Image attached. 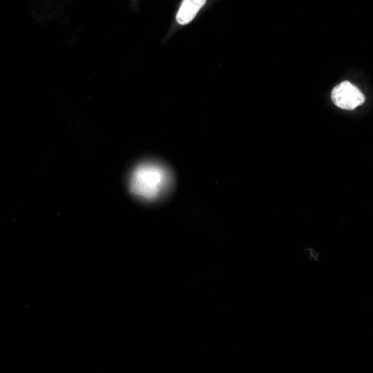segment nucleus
<instances>
[{"instance_id": "nucleus-1", "label": "nucleus", "mask_w": 373, "mask_h": 373, "mask_svg": "<svg viewBox=\"0 0 373 373\" xmlns=\"http://www.w3.org/2000/svg\"><path fill=\"white\" fill-rule=\"evenodd\" d=\"M167 182L164 169L156 164L144 163L136 166L130 178V190L145 200L157 198Z\"/></svg>"}, {"instance_id": "nucleus-2", "label": "nucleus", "mask_w": 373, "mask_h": 373, "mask_svg": "<svg viewBox=\"0 0 373 373\" xmlns=\"http://www.w3.org/2000/svg\"><path fill=\"white\" fill-rule=\"evenodd\" d=\"M331 98L334 104L345 110H353L365 102L361 91L348 81H343L332 90Z\"/></svg>"}, {"instance_id": "nucleus-3", "label": "nucleus", "mask_w": 373, "mask_h": 373, "mask_svg": "<svg viewBox=\"0 0 373 373\" xmlns=\"http://www.w3.org/2000/svg\"><path fill=\"white\" fill-rule=\"evenodd\" d=\"M206 2L207 0H182L175 15L177 23L182 26L189 23Z\"/></svg>"}]
</instances>
